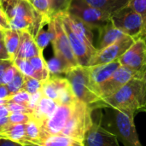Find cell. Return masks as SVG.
Listing matches in <instances>:
<instances>
[{"instance_id": "b9f144b4", "label": "cell", "mask_w": 146, "mask_h": 146, "mask_svg": "<svg viewBox=\"0 0 146 146\" xmlns=\"http://www.w3.org/2000/svg\"><path fill=\"white\" fill-rule=\"evenodd\" d=\"M13 62L10 60H4L0 62V85L3 84V75L5 71V69L12 63Z\"/></svg>"}, {"instance_id": "30bf717a", "label": "cell", "mask_w": 146, "mask_h": 146, "mask_svg": "<svg viewBox=\"0 0 146 146\" xmlns=\"http://www.w3.org/2000/svg\"><path fill=\"white\" fill-rule=\"evenodd\" d=\"M121 66L138 73L142 77L146 71V46L143 39L136 38L134 43L121 56Z\"/></svg>"}, {"instance_id": "f1b7e54d", "label": "cell", "mask_w": 146, "mask_h": 146, "mask_svg": "<svg viewBox=\"0 0 146 146\" xmlns=\"http://www.w3.org/2000/svg\"><path fill=\"white\" fill-rule=\"evenodd\" d=\"M24 80H25V76L18 70L14 77V79L9 82L7 86V88L9 92L10 95H13L16 93L17 92L21 91L23 88L24 85Z\"/></svg>"}, {"instance_id": "6da1fadb", "label": "cell", "mask_w": 146, "mask_h": 146, "mask_svg": "<svg viewBox=\"0 0 146 146\" xmlns=\"http://www.w3.org/2000/svg\"><path fill=\"white\" fill-rule=\"evenodd\" d=\"M100 109L120 110L134 115L139 112L146 113V88L143 77L132 79L112 96L103 99Z\"/></svg>"}, {"instance_id": "bcb514c9", "label": "cell", "mask_w": 146, "mask_h": 146, "mask_svg": "<svg viewBox=\"0 0 146 146\" xmlns=\"http://www.w3.org/2000/svg\"><path fill=\"white\" fill-rule=\"evenodd\" d=\"M143 79H144V81H145V88H146V71L145 72V74H144Z\"/></svg>"}, {"instance_id": "3957f363", "label": "cell", "mask_w": 146, "mask_h": 146, "mask_svg": "<svg viewBox=\"0 0 146 146\" xmlns=\"http://www.w3.org/2000/svg\"><path fill=\"white\" fill-rule=\"evenodd\" d=\"M64 77L68 80L79 101L89 106L93 111L98 110L102 98L91 80L87 67H74L68 70Z\"/></svg>"}, {"instance_id": "f6af8a7d", "label": "cell", "mask_w": 146, "mask_h": 146, "mask_svg": "<svg viewBox=\"0 0 146 146\" xmlns=\"http://www.w3.org/2000/svg\"><path fill=\"white\" fill-rule=\"evenodd\" d=\"M139 38H140L141 39H143L144 40V42H145V46H146V22H145V24H144V28H143V31H142V33H140V35H139Z\"/></svg>"}, {"instance_id": "e0dca14e", "label": "cell", "mask_w": 146, "mask_h": 146, "mask_svg": "<svg viewBox=\"0 0 146 146\" xmlns=\"http://www.w3.org/2000/svg\"><path fill=\"white\" fill-rule=\"evenodd\" d=\"M57 106L58 104L56 101L50 99L43 95L35 108L33 110L32 119L39 123L43 127L46 121L53 115Z\"/></svg>"}, {"instance_id": "ba28073f", "label": "cell", "mask_w": 146, "mask_h": 146, "mask_svg": "<svg viewBox=\"0 0 146 146\" xmlns=\"http://www.w3.org/2000/svg\"><path fill=\"white\" fill-rule=\"evenodd\" d=\"M67 12L86 22L93 30L110 21V14L92 7L86 0H72Z\"/></svg>"}, {"instance_id": "f546056e", "label": "cell", "mask_w": 146, "mask_h": 146, "mask_svg": "<svg viewBox=\"0 0 146 146\" xmlns=\"http://www.w3.org/2000/svg\"><path fill=\"white\" fill-rule=\"evenodd\" d=\"M41 87H42V81H39L38 80L33 77L25 76V80L22 89L27 92L29 94L33 95L38 92V91L41 90Z\"/></svg>"}, {"instance_id": "5bb4252c", "label": "cell", "mask_w": 146, "mask_h": 146, "mask_svg": "<svg viewBox=\"0 0 146 146\" xmlns=\"http://www.w3.org/2000/svg\"><path fill=\"white\" fill-rule=\"evenodd\" d=\"M74 104L70 105H58L53 115L46 121L43 127L46 137L51 135H61L68 120L73 110Z\"/></svg>"}, {"instance_id": "9c48e42d", "label": "cell", "mask_w": 146, "mask_h": 146, "mask_svg": "<svg viewBox=\"0 0 146 146\" xmlns=\"http://www.w3.org/2000/svg\"><path fill=\"white\" fill-rule=\"evenodd\" d=\"M59 15L61 16L64 30L68 38L72 50L74 52V55L79 65L82 67H88L91 62V59L92 58L93 55L97 51L96 47L88 44L86 41H85L83 38H81L80 36H78L74 33V31L71 28L67 20L64 15V12Z\"/></svg>"}, {"instance_id": "60d3db41", "label": "cell", "mask_w": 146, "mask_h": 146, "mask_svg": "<svg viewBox=\"0 0 146 146\" xmlns=\"http://www.w3.org/2000/svg\"><path fill=\"white\" fill-rule=\"evenodd\" d=\"M4 60H10V58H9V56L8 55V52L6 50L4 42H3V38L0 39V62L4 61Z\"/></svg>"}, {"instance_id": "d4e9b609", "label": "cell", "mask_w": 146, "mask_h": 146, "mask_svg": "<svg viewBox=\"0 0 146 146\" xmlns=\"http://www.w3.org/2000/svg\"><path fill=\"white\" fill-rule=\"evenodd\" d=\"M43 146H83L82 142L70 137L62 135H51L47 137Z\"/></svg>"}, {"instance_id": "83f0119b", "label": "cell", "mask_w": 146, "mask_h": 146, "mask_svg": "<svg viewBox=\"0 0 146 146\" xmlns=\"http://www.w3.org/2000/svg\"><path fill=\"white\" fill-rule=\"evenodd\" d=\"M28 2L42 15L51 19V0H28Z\"/></svg>"}, {"instance_id": "9a60e30c", "label": "cell", "mask_w": 146, "mask_h": 146, "mask_svg": "<svg viewBox=\"0 0 146 146\" xmlns=\"http://www.w3.org/2000/svg\"><path fill=\"white\" fill-rule=\"evenodd\" d=\"M120 66H121L120 62L115 61L110 63L87 67L91 80L93 86H95V88L97 89L98 92V88L115 72V70Z\"/></svg>"}, {"instance_id": "4316f807", "label": "cell", "mask_w": 146, "mask_h": 146, "mask_svg": "<svg viewBox=\"0 0 146 146\" xmlns=\"http://www.w3.org/2000/svg\"><path fill=\"white\" fill-rule=\"evenodd\" d=\"M13 63L24 76H28V77H33V78L37 79L36 73H35L32 64L30 63L29 60L15 58L13 61Z\"/></svg>"}, {"instance_id": "e575fe53", "label": "cell", "mask_w": 146, "mask_h": 146, "mask_svg": "<svg viewBox=\"0 0 146 146\" xmlns=\"http://www.w3.org/2000/svg\"><path fill=\"white\" fill-rule=\"evenodd\" d=\"M32 120V115L25 113H9V122L11 124H26Z\"/></svg>"}, {"instance_id": "7402d4cb", "label": "cell", "mask_w": 146, "mask_h": 146, "mask_svg": "<svg viewBox=\"0 0 146 146\" xmlns=\"http://www.w3.org/2000/svg\"><path fill=\"white\" fill-rule=\"evenodd\" d=\"M90 5L110 15L129 3L130 0H86Z\"/></svg>"}, {"instance_id": "d6a6232c", "label": "cell", "mask_w": 146, "mask_h": 146, "mask_svg": "<svg viewBox=\"0 0 146 146\" xmlns=\"http://www.w3.org/2000/svg\"><path fill=\"white\" fill-rule=\"evenodd\" d=\"M30 98H31V94H29L27 92H26L23 89H21V91L17 92L16 93H15L13 95H10L9 98V102L21 104L25 105L27 107L28 106Z\"/></svg>"}, {"instance_id": "d590c367", "label": "cell", "mask_w": 146, "mask_h": 146, "mask_svg": "<svg viewBox=\"0 0 146 146\" xmlns=\"http://www.w3.org/2000/svg\"><path fill=\"white\" fill-rule=\"evenodd\" d=\"M6 107H7L8 110L9 111V113H25V114H28L31 115L33 113L32 110H30L29 108H27L25 105H22V104H17V103L9 102L6 104Z\"/></svg>"}, {"instance_id": "7dc6e473", "label": "cell", "mask_w": 146, "mask_h": 146, "mask_svg": "<svg viewBox=\"0 0 146 146\" xmlns=\"http://www.w3.org/2000/svg\"><path fill=\"white\" fill-rule=\"evenodd\" d=\"M3 38V32L0 30V39Z\"/></svg>"}, {"instance_id": "ee69618b", "label": "cell", "mask_w": 146, "mask_h": 146, "mask_svg": "<svg viewBox=\"0 0 146 146\" xmlns=\"http://www.w3.org/2000/svg\"><path fill=\"white\" fill-rule=\"evenodd\" d=\"M0 146H26V145H21V144H18V143L13 142V141L8 140V139H0Z\"/></svg>"}, {"instance_id": "ffe728a7", "label": "cell", "mask_w": 146, "mask_h": 146, "mask_svg": "<svg viewBox=\"0 0 146 146\" xmlns=\"http://www.w3.org/2000/svg\"><path fill=\"white\" fill-rule=\"evenodd\" d=\"M64 15L71 27V28L74 31V33L80 36L81 38H83L85 41H86L88 44L93 45L96 47L94 44V33H93V29L87 25L86 22L79 19L78 17L70 15L68 12H64Z\"/></svg>"}, {"instance_id": "44dd1931", "label": "cell", "mask_w": 146, "mask_h": 146, "mask_svg": "<svg viewBox=\"0 0 146 146\" xmlns=\"http://www.w3.org/2000/svg\"><path fill=\"white\" fill-rule=\"evenodd\" d=\"M25 132L33 146H43L44 139L47 138L42 126L33 119L25 124Z\"/></svg>"}, {"instance_id": "7a4b0ae2", "label": "cell", "mask_w": 146, "mask_h": 146, "mask_svg": "<svg viewBox=\"0 0 146 146\" xmlns=\"http://www.w3.org/2000/svg\"><path fill=\"white\" fill-rule=\"evenodd\" d=\"M7 15L9 20L11 29L16 31H27L33 38L38 31L48 25L51 19L42 15L28 0H20L18 3L10 9Z\"/></svg>"}, {"instance_id": "4dcf8cb0", "label": "cell", "mask_w": 146, "mask_h": 146, "mask_svg": "<svg viewBox=\"0 0 146 146\" xmlns=\"http://www.w3.org/2000/svg\"><path fill=\"white\" fill-rule=\"evenodd\" d=\"M72 0H51V17L67 12Z\"/></svg>"}, {"instance_id": "4fadbf2b", "label": "cell", "mask_w": 146, "mask_h": 146, "mask_svg": "<svg viewBox=\"0 0 146 146\" xmlns=\"http://www.w3.org/2000/svg\"><path fill=\"white\" fill-rule=\"evenodd\" d=\"M82 144L83 146H121L115 133L94 121L86 133Z\"/></svg>"}, {"instance_id": "8992f818", "label": "cell", "mask_w": 146, "mask_h": 146, "mask_svg": "<svg viewBox=\"0 0 146 146\" xmlns=\"http://www.w3.org/2000/svg\"><path fill=\"white\" fill-rule=\"evenodd\" d=\"M92 112L93 110L89 106L77 100L61 135L82 142L86 133L93 123Z\"/></svg>"}, {"instance_id": "74e56055", "label": "cell", "mask_w": 146, "mask_h": 146, "mask_svg": "<svg viewBox=\"0 0 146 146\" xmlns=\"http://www.w3.org/2000/svg\"><path fill=\"white\" fill-rule=\"evenodd\" d=\"M9 29H11L9 17L7 15V13L3 9L0 5V30L4 32Z\"/></svg>"}, {"instance_id": "cb8c5ba5", "label": "cell", "mask_w": 146, "mask_h": 146, "mask_svg": "<svg viewBox=\"0 0 146 146\" xmlns=\"http://www.w3.org/2000/svg\"><path fill=\"white\" fill-rule=\"evenodd\" d=\"M28 60L36 73L37 80L43 82L50 78V71L47 66V62L44 58L43 53L37 55L35 56H33Z\"/></svg>"}, {"instance_id": "8fae6325", "label": "cell", "mask_w": 146, "mask_h": 146, "mask_svg": "<svg viewBox=\"0 0 146 146\" xmlns=\"http://www.w3.org/2000/svg\"><path fill=\"white\" fill-rule=\"evenodd\" d=\"M135 38L126 36L121 40L104 48L98 50L93 55L88 67L110 63L115 61H119L121 56L128 50V48L134 43Z\"/></svg>"}, {"instance_id": "52a82bcc", "label": "cell", "mask_w": 146, "mask_h": 146, "mask_svg": "<svg viewBox=\"0 0 146 146\" xmlns=\"http://www.w3.org/2000/svg\"><path fill=\"white\" fill-rule=\"evenodd\" d=\"M110 21L122 33L135 39L139 37L144 28L142 17L128 4L113 13Z\"/></svg>"}, {"instance_id": "ac0fdd59", "label": "cell", "mask_w": 146, "mask_h": 146, "mask_svg": "<svg viewBox=\"0 0 146 146\" xmlns=\"http://www.w3.org/2000/svg\"><path fill=\"white\" fill-rule=\"evenodd\" d=\"M19 33L20 44L15 58L28 60L33 56L43 53V51L38 47L35 38L27 31H19Z\"/></svg>"}, {"instance_id": "484cf974", "label": "cell", "mask_w": 146, "mask_h": 146, "mask_svg": "<svg viewBox=\"0 0 146 146\" xmlns=\"http://www.w3.org/2000/svg\"><path fill=\"white\" fill-rule=\"evenodd\" d=\"M47 66L50 76H61L62 74L65 75V74L70 70V68L64 62L56 56H53L47 62Z\"/></svg>"}, {"instance_id": "8d00e7d4", "label": "cell", "mask_w": 146, "mask_h": 146, "mask_svg": "<svg viewBox=\"0 0 146 146\" xmlns=\"http://www.w3.org/2000/svg\"><path fill=\"white\" fill-rule=\"evenodd\" d=\"M18 71L17 68L14 65L12 62L4 71L3 75V85H8L11 80L14 79L16 72Z\"/></svg>"}, {"instance_id": "603a6c76", "label": "cell", "mask_w": 146, "mask_h": 146, "mask_svg": "<svg viewBox=\"0 0 146 146\" xmlns=\"http://www.w3.org/2000/svg\"><path fill=\"white\" fill-rule=\"evenodd\" d=\"M3 42L9 56L10 60L13 62L16 56L17 50L20 44V33L14 29H9L3 32Z\"/></svg>"}, {"instance_id": "ab89813d", "label": "cell", "mask_w": 146, "mask_h": 146, "mask_svg": "<svg viewBox=\"0 0 146 146\" xmlns=\"http://www.w3.org/2000/svg\"><path fill=\"white\" fill-rule=\"evenodd\" d=\"M20 0H0V5L3 9L8 13L10 9H12Z\"/></svg>"}, {"instance_id": "7c38bea8", "label": "cell", "mask_w": 146, "mask_h": 146, "mask_svg": "<svg viewBox=\"0 0 146 146\" xmlns=\"http://www.w3.org/2000/svg\"><path fill=\"white\" fill-rule=\"evenodd\" d=\"M136 77L142 78V76L138 73L121 65L115 72L98 88V93L102 100L112 96L129 80Z\"/></svg>"}, {"instance_id": "1f68e13d", "label": "cell", "mask_w": 146, "mask_h": 146, "mask_svg": "<svg viewBox=\"0 0 146 146\" xmlns=\"http://www.w3.org/2000/svg\"><path fill=\"white\" fill-rule=\"evenodd\" d=\"M34 38L38 47L43 51L50 43V34L49 30H44V27H42Z\"/></svg>"}, {"instance_id": "f35d334b", "label": "cell", "mask_w": 146, "mask_h": 146, "mask_svg": "<svg viewBox=\"0 0 146 146\" xmlns=\"http://www.w3.org/2000/svg\"><path fill=\"white\" fill-rule=\"evenodd\" d=\"M9 111L8 110L6 105H1L0 106V129L9 123Z\"/></svg>"}, {"instance_id": "277c9868", "label": "cell", "mask_w": 146, "mask_h": 146, "mask_svg": "<svg viewBox=\"0 0 146 146\" xmlns=\"http://www.w3.org/2000/svg\"><path fill=\"white\" fill-rule=\"evenodd\" d=\"M110 128L109 131L115 133L119 141L125 146H143L139 139V135L134 124V115L120 110L109 109Z\"/></svg>"}, {"instance_id": "7bdbcfd3", "label": "cell", "mask_w": 146, "mask_h": 146, "mask_svg": "<svg viewBox=\"0 0 146 146\" xmlns=\"http://www.w3.org/2000/svg\"><path fill=\"white\" fill-rule=\"evenodd\" d=\"M10 94L6 85H0V99H9Z\"/></svg>"}, {"instance_id": "d6986e66", "label": "cell", "mask_w": 146, "mask_h": 146, "mask_svg": "<svg viewBox=\"0 0 146 146\" xmlns=\"http://www.w3.org/2000/svg\"><path fill=\"white\" fill-rule=\"evenodd\" d=\"M0 139H8L26 146H33L26 136L25 124L8 123L0 129Z\"/></svg>"}, {"instance_id": "2e32d148", "label": "cell", "mask_w": 146, "mask_h": 146, "mask_svg": "<svg viewBox=\"0 0 146 146\" xmlns=\"http://www.w3.org/2000/svg\"><path fill=\"white\" fill-rule=\"evenodd\" d=\"M98 44L96 46L97 50L104 49L119 40L128 36L115 27L111 21L104 25L98 29Z\"/></svg>"}, {"instance_id": "836d02e7", "label": "cell", "mask_w": 146, "mask_h": 146, "mask_svg": "<svg viewBox=\"0 0 146 146\" xmlns=\"http://www.w3.org/2000/svg\"><path fill=\"white\" fill-rule=\"evenodd\" d=\"M128 5L133 9L146 22V0H130Z\"/></svg>"}, {"instance_id": "5b68a950", "label": "cell", "mask_w": 146, "mask_h": 146, "mask_svg": "<svg viewBox=\"0 0 146 146\" xmlns=\"http://www.w3.org/2000/svg\"><path fill=\"white\" fill-rule=\"evenodd\" d=\"M47 26L50 34V43L53 46L54 56L60 59L70 69L80 66L72 50L60 15L52 17Z\"/></svg>"}]
</instances>
